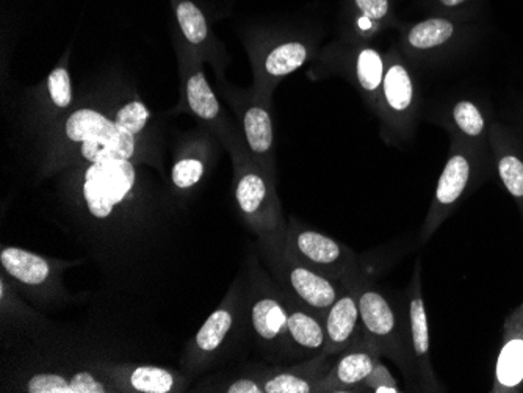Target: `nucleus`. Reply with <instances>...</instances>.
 I'll list each match as a JSON object with an SVG mask.
<instances>
[{"label": "nucleus", "instance_id": "f257e3e1", "mask_svg": "<svg viewBox=\"0 0 523 393\" xmlns=\"http://www.w3.org/2000/svg\"><path fill=\"white\" fill-rule=\"evenodd\" d=\"M237 171L236 203L247 227L259 238L270 266L286 255L287 223L275 188V177L259 165L245 160Z\"/></svg>", "mask_w": 523, "mask_h": 393}, {"label": "nucleus", "instance_id": "f03ea898", "mask_svg": "<svg viewBox=\"0 0 523 393\" xmlns=\"http://www.w3.org/2000/svg\"><path fill=\"white\" fill-rule=\"evenodd\" d=\"M421 109V87L414 63L397 44L385 53V71L376 116L387 145L398 146L414 137Z\"/></svg>", "mask_w": 523, "mask_h": 393}, {"label": "nucleus", "instance_id": "7ed1b4c3", "mask_svg": "<svg viewBox=\"0 0 523 393\" xmlns=\"http://www.w3.org/2000/svg\"><path fill=\"white\" fill-rule=\"evenodd\" d=\"M247 328L260 353L273 362L298 358L287 328V309L279 283L253 266L247 285Z\"/></svg>", "mask_w": 523, "mask_h": 393}, {"label": "nucleus", "instance_id": "20e7f679", "mask_svg": "<svg viewBox=\"0 0 523 393\" xmlns=\"http://www.w3.org/2000/svg\"><path fill=\"white\" fill-rule=\"evenodd\" d=\"M135 184L137 171L127 158H105L90 165L82 184L85 227H107L116 215H122Z\"/></svg>", "mask_w": 523, "mask_h": 393}, {"label": "nucleus", "instance_id": "39448f33", "mask_svg": "<svg viewBox=\"0 0 523 393\" xmlns=\"http://www.w3.org/2000/svg\"><path fill=\"white\" fill-rule=\"evenodd\" d=\"M359 309L363 337L378 348L383 358L397 364L408 381H412L414 369L409 353L408 328L397 307L373 283L359 278Z\"/></svg>", "mask_w": 523, "mask_h": 393}, {"label": "nucleus", "instance_id": "423d86ee", "mask_svg": "<svg viewBox=\"0 0 523 393\" xmlns=\"http://www.w3.org/2000/svg\"><path fill=\"white\" fill-rule=\"evenodd\" d=\"M286 254L337 283L356 278L357 257L353 249L322 232L299 225L295 218H290L287 225Z\"/></svg>", "mask_w": 523, "mask_h": 393}, {"label": "nucleus", "instance_id": "0eeeda50", "mask_svg": "<svg viewBox=\"0 0 523 393\" xmlns=\"http://www.w3.org/2000/svg\"><path fill=\"white\" fill-rule=\"evenodd\" d=\"M471 177L473 160L470 154L460 141L453 139L449 158L437 180L431 206L420 229L419 240L421 244H426L442 225L443 221L449 218L470 186Z\"/></svg>", "mask_w": 523, "mask_h": 393}, {"label": "nucleus", "instance_id": "6e6552de", "mask_svg": "<svg viewBox=\"0 0 523 393\" xmlns=\"http://www.w3.org/2000/svg\"><path fill=\"white\" fill-rule=\"evenodd\" d=\"M270 268L282 290L323 320L344 290V283L292 261L287 254Z\"/></svg>", "mask_w": 523, "mask_h": 393}, {"label": "nucleus", "instance_id": "1a4fd4ad", "mask_svg": "<svg viewBox=\"0 0 523 393\" xmlns=\"http://www.w3.org/2000/svg\"><path fill=\"white\" fill-rule=\"evenodd\" d=\"M408 328L409 353L414 369V379L423 392H441L436 371L432 369L431 347H430V326L426 315L423 285H421V261H415L414 274L408 289Z\"/></svg>", "mask_w": 523, "mask_h": 393}, {"label": "nucleus", "instance_id": "9d476101", "mask_svg": "<svg viewBox=\"0 0 523 393\" xmlns=\"http://www.w3.org/2000/svg\"><path fill=\"white\" fill-rule=\"evenodd\" d=\"M247 317V289L243 287L242 281H237L226 296L225 302L215 309L210 317L198 331L190 356L193 362L201 365L212 360L225 350L230 337H236L238 328H242L243 320ZM196 365V367H198Z\"/></svg>", "mask_w": 523, "mask_h": 393}, {"label": "nucleus", "instance_id": "9b49d317", "mask_svg": "<svg viewBox=\"0 0 523 393\" xmlns=\"http://www.w3.org/2000/svg\"><path fill=\"white\" fill-rule=\"evenodd\" d=\"M460 25L449 16L431 14L400 27L397 46L414 64H436L460 36Z\"/></svg>", "mask_w": 523, "mask_h": 393}, {"label": "nucleus", "instance_id": "f8f14e48", "mask_svg": "<svg viewBox=\"0 0 523 393\" xmlns=\"http://www.w3.org/2000/svg\"><path fill=\"white\" fill-rule=\"evenodd\" d=\"M324 332L326 356H337L363 340L357 276L344 283L342 293L324 317Z\"/></svg>", "mask_w": 523, "mask_h": 393}, {"label": "nucleus", "instance_id": "ddd939ff", "mask_svg": "<svg viewBox=\"0 0 523 393\" xmlns=\"http://www.w3.org/2000/svg\"><path fill=\"white\" fill-rule=\"evenodd\" d=\"M381 358L378 348L363 337V341L346 350L345 354L329 367L318 382L316 392H361L363 381Z\"/></svg>", "mask_w": 523, "mask_h": 393}, {"label": "nucleus", "instance_id": "4468645a", "mask_svg": "<svg viewBox=\"0 0 523 393\" xmlns=\"http://www.w3.org/2000/svg\"><path fill=\"white\" fill-rule=\"evenodd\" d=\"M523 388V302L505 321L503 343L495 364L492 392H518Z\"/></svg>", "mask_w": 523, "mask_h": 393}, {"label": "nucleus", "instance_id": "2eb2a0df", "mask_svg": "<svg viewBox=\"0 0 523 393\" xmlns=\"http://www.w3.org/2000/svg\"><path fill=\"white\" fill-rule=\"evenodd\" d=\"M282 293L287 309L288 336L298 358L299 356L315 358L324 354L326 345L324 320L303 306L294 296L288 295L286 290H282Z\"/></svg>", "mask_w": 523, "mask_h": 393}, {"label": "nucleus", "instance_id": "dca6fc26", "mask_svg": "<svg viewBox=\"0 0 523 393\" xmlns=\"http://www.w3.org/2000/svg\"><path fill=\"white\" fill-rule=\"evenodd\" d=\"M326 354L311 358L305 364L294 365L288 369L262 371L264 393H312L324 373L329 370Z\"/></svg>", "mask_w": 523, "mask_h": 393}, {"label": "nucleus", "instance_id": "f3484780", "mask_svg": "<svg viewBox=\"0 0 523 393\" xmlns=\"http://www.w3.org/2000/svg\"><path fill=\"white\" fill-rule=\"evenodd\" d=\"M351 79L356 83L363 99L367 101L374 115L380 105L381 87L384 79L385 53L378 47L368 43H359L354 51H351Z\"/></svg>", "mask_w": 523, "mask_h": 393}, {"label": "nucleus", "instance_id": "a211bd4d", "mask_svg": "<svg viewBox=\"0 0 523 393\" xmlns=\"http://www.w3.org/2000/svg\"><path fill=\"white\" fill-rule=\"evenodd\" d=\"M109 379L113 381L116 390L122 392L171 393L182 388V378L178 373L156 365L116 367Z\"/></svg>", "mask_w": 523, "mask_h": 393}, {"label": "nucleus", "instance_id": "6ab92c4d", "mask_svg": "<svg viewBox=\"0 0 523 393\" xmlns=\"http://www.w3.org/2000/svg\"><path fill=\"white\" fill-rule=\"evenodd\" d=\"M242 126L251 156L257 160L260 168L275 177L271 158L275 149V130L270 110L262 104V101L247 105L243 111Z\"/></svg>", "mask_w": 523, "mask_h": 393}, {"label": "nucleus", "instance_id": "aec40b11", "mask_svg": "<svg viewBox=\"0 0 523 393\" xmlns=\"http://www.w3.org/2000/svg\"><path fill=\"white\" fill-rule=\"evenodd\" d=\"M2 270L27 289H44L53 283V262L27 249L5 246L0 251Z\"/></svg>", "mask_w": 523, "mask_h": 393}, {"label": "nucleus", "instance_id": "412c9836", "mask_svg": "<svg viewBox=\"0 0 523 393\" xmlns=\"http://www.w3.org/2000/svg\"><path fill=\"white\" fill-rule=\"evenodd\" d=\"M30 393H107L115 392V384L101 381L90 371L73 373H34L23 386Z\"/></svg>", "mask_w": 523, "mask_h": 393}, {"label": "nucleus", "instance_id": "4be33fe9", "mask_svg": "<svg viewBox=\"0 0 523 393\" xmlns=\"http://www.w3.org/2000/svg\"><path fill=\"white\" fill-rule=\"evenodd\" d=\"M356 16L353 19L354 32L359 43H370L387 30L398 29V21L393 0H351Z\"/></svg>", "mask_w": 523, "mask_h": 393}, {"label": "nucleus", "instance_id": "5701e85b", "mask_svg": "<svg viewBox=\"0 0 523 393\" xmlns=\"http://www.w3.org/2000/svg\"><path fill=\"white\" fill-rule=\"evenodd\" d=\"M311 57V49L303 41L290 40L279 43L265 53L260 62V77L268 83L287 77Z\"/></svg>", "mask_w": 523, "mask_h": 393}, {"label": "nucleus", "instance_id": "b1692460", "mask_svg": "<svg viewBox=\"0 0 523 393\" xmlns=\"http://www.w3.org/2000/svg\"><path fill=\"white\" fill-rule=\"evenodd\" d=\"M82 156L90 163L101 162L105 158H127L135 154V135L121 129L115 135L94 137L82 143Z\"/></svg>", "mask_w": 523, "mask_h": 393}, {"label": "nucleus", "instance_id": "393cba45", "mask_svg": "<svg viewBox=\"0 0 523 393\" xmlns=\"http://www.w3.org/2000/svg\"><path fill=\"white\" fill-rule=\"evenodd\" d=\"M445 126L450 132L456 133L458 141H475L486 132V118L483 111L471 101H458L445 115Z\"/></svg>", "mask_w": 523, "mask_h": 393}, {"label": "nucleus", "instance_id": "a878e982", "mask_svg": "<svg viewBox=\"0 0 523 393\" xmlns=\"http://www.w3.org/2000/svg\"><path fill=\"white\" fill-rule=\"evenodd\" d=\"M120 130L121 128H118L115 121H110L99 111L90 109L74 111L66 121V135L71 141L77 143H83L85 139L94 137L115 135Z\"/></svg>", "mask_w": 523, "mask_h": 393}, {"label": "nucleus", "instance_id": "bb28decb", "mask_svg": "<svg viewBox=\"0 0 523 393\" xmlns=\"http://www.w3.org/2000/svg\"><path fill=\"white\" fill-rule=\"evenodd\" d=\"M187 101L191 111L206 121L219 116V102L202 72H196L187 81Z\"/></svg>", "mask_w": 523, "mask_h": 393}, {"label": "nucleus", "instance_id": "cd10ccee", "mask_svg": "<svg viewBox=\"0 0 523 393\" xmlns=\"http://www.w3.org/2000/svg\"><path fill=\"white\" fill-rule=\"evenodd\" d=\"M500 156L497 160L499 174L501 182L506 187L508 193L511 195L523 208V160L514 150L499 149Z\"/></svg>", "mask_w": 523, "mask_h": 393}, {"label": "nucleus", "instance_id": "c85d7f7f", "mask_svg": "<svg viewBox=\"0 0 523 393\" xmlns=\"http://www.w3.org/2000/svg\"><path fill=\"white\" fill-rule=\"evenodd\" d=\"M178 21L185 38L193 44H199L208 38V23L195 4L187 0L180 2L178 6Z\"/></svg>", "mask_w": 523, "mask_h": 393}, {"label": "nucleus", "instance_id": "c756f323", "mask_svg": "<svg viewBox=\"0 0 523 393\" xmlns=\"http://www.w3.org/2000/svg\"><path fill=\"white\" fill-rule=\"evenodd\" d=\"M374 392V393H400L402 392L400 384H398L397 378L392 375L387 365L381 362L374 364L373 370L367 376V379L363 381L361 392Z\"/></svg>", "mask_w": 523, "mask_h": 393}, {"label": "nucleus", "instance_id": "7c9ffc66", "mask_svg": "<svg viewBox=\"0 0 523 393\" xmlns=\"http://www.w3.org/2000/svg\"><path fill=\"white\" fill-rule=\"evenodd\" d=\"M148 120H150V110L139 101H133L118 111L115 122L118 128L124 129L132 135H137L148 124Z\"/></svg>", "mask_w": 523, "mask_h": 393}, {"label": "nucleus", "instance_id": "2f4dec72", "mask_svg": "<svg viewBox=\"0 0 523 393\" xmlns=\"http://www.w3.org/2000/svg\"><path fill=\"white\" fill-rule=\"evenodd\" d=\"M204 165L196 158H184L176 163L171 171L173 186L179 190H189L201 180Z\"/></svg>", "mask_w": 523, "mask_h": 393}, {"label": "nucleus", "instance_id": "473e14b6", "mask_svg": "<svg viewBox=\"0 0 523 393\" xmlns=\"http://www.w3.org/2000/svg\"><path fill=\"white\" fill-rule=\"evenodd\" d=\"M49 94L53 98V104L60 109H66L73 102V88H71V77L64 68H57L49 75L47 81Z\"/></svg>", "mask_w": 523, "mask_h": 393}, {"label": "nucleus", "instance_id": "72a5a7b5", "mask_svg": "<svg viewBox=\"0 0 523 393\" xmlns=\"http://www.w3.org/2000/svg\"><path fill=\"white\" fill-rule=\"evenodd\" d=\"M221 392L228 393H264V382H262V373L256 375L240 376L229 386H226Z\"/></svg>", "mask_w": 523, "mask_h": 393}, {"label": "nucleus", "instance_id": "f704fd0d", "mask_svg": "<svg viewBox=\"0 0 523 393\" xmlns=\"http://www.w3.org/2000/svg\"><path fill=\"white\" fill-rule=\"evenodd\" d=\"M467 2L470 0H423V6L431 14L453 18V13L466 5Z\"/></svg>", "mask_w": 523, "mask_h": 393}]
</instances>
